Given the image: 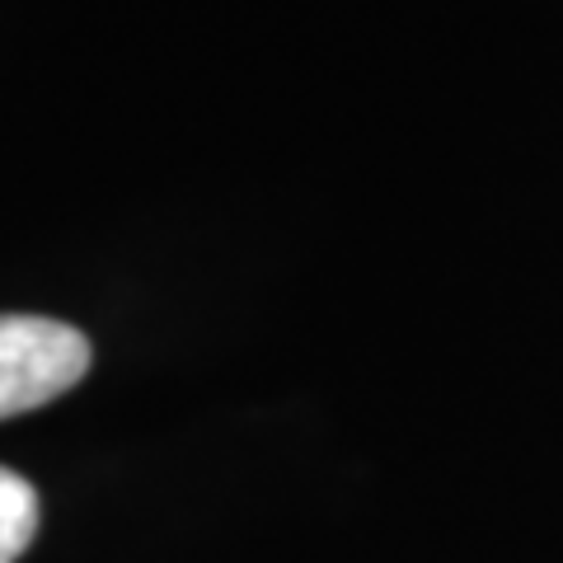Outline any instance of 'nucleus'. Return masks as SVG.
<instances>
[{"instance_id": "f257e3e1", "label": "nucleus", "mask_w": 563, "mask_h": 563, "mask_svg": "<svg viewBox=\"0 0 563 563\" xmlns=\"http://www.w3.org/2000/svg\"><path fill=\"white\" fill-rule=\"evenodd\" d=\"M90 372V339L47 314H0V422L76 390Z\"/></svg>"}, {"instance_id": "f03ea898", "label": "nucleus", "mask_w": 563, "mask_h": 563, "mask_svg": "<svg viewBox=\"0 0 563 563\" xmlns=\"http://www.w3.org/2000/svg\"><path fill=\"white\" fill-rule=\"evenodd\" d=\"M38 531V493L24 474L0 465V563H14Z\"/></svg>"}]
</instances>
